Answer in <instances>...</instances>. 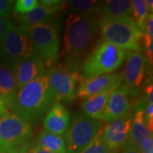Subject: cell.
Segmentation results:
<instances>
[{
  "instance_id": "6da1fadb",
  "label": "cell",
  "mask_w": 153,
  "mask_h": 153,
  "mask_svg": "<svg viewBox=\"0 0 153 153\" xmlns=\"http://www.w3.org/2000/svg\"><path fill=\"white\" fill-rule=\"evenodd\" d=\"M99 33V20L94 15L71 14L66 22L63 44L66 66L78 71Z\"/></svg>"
},
{
  "instance_id": "7a4b0ae2",
  "label": "cell",
  "mask_w": 153,
  "mask_h": 153,
  "mask_svg": "<svg viewBox=\"0 0 153 153\" xmlns=\"http://www.w3.org/2000/svg\"><path fill=\"white\" fill-rule=\"evenodd\" d=\"M46 73L38 76L17 91L12 109L29 123L37 122L54 104Z\"/></svg>"
},
{
  "instance_id": "3957f363",
  "label": "cell",
  "mask_w": 153,
  "mask_h": 153,
  "mask_svg": "<svg viewBox=\"0 0 153 153\" xmlns=\"http://www.w3.org/2000/svg\"><path fill=\"white\" fill-rule=\"evenodd\" d=\"M128 53L114 44L100 40L82 61L81 76L88 79L113 73L123 66Z\"/></svg>"
},
{
  "instance_id": "277c9868",
  "label": "cell",
  "mask_w": 153,
  "mask_h": 153,
  "mask_svg": "<svg viewBox=\"0 0 153 153\" xmlns=\"http://www.w3.org/2000/svg\"><path fill=\"white\" fill-rule=\"evenodd\" d=\"M100 40L108 42L127 52L140 50L143 33L133 18L101 17L99 20Z\"/></svg>"
},
{
  "instance_id": "5b68a950",
  "label": "cell",
  "mask_w": 153,
  "mask_h": 153,
  "mask_svg": "<svg viewBox=\"0 0 153 153\" xmlns=\"http://www.w3.org/2000/svg\"><path fill=\"white\" fill-rule=\"evenodd\" d=\"M33 44L34 53L44 62L45 67L55 65L60 53V28L55 22L19 27Z\"/></svg>"
},
{
  "instance_id": "8992f818",
  "label": "cell",
  "mask_w": 153,
  "mask_h": 153,
  "mask_svg": "<svg viewBox=\"0 0 153 153\" xmlns=\"http://www.w3.org/2000/svg\"><path fill=\"white\" fill-rule=\"evenodd\" d=\"M1 40L2 48L0 55L3 57V62L14 72L22 60L34 55L31 40L12 22Z\"/></svg>"
},
{
  "instance_id": "52a82bcc",
  "label": "cell",
  "mask_w": 153,
  "mask_h": 153,
  "mask_svg": "<svg viewBox=\"0 0 153 153\" xmlns=\"http://www.w3.org/2000/svg\"><path fill=\"white\" fill-rule=\"evenodd\" d=\"M46 74L55 102L71 103L76 98L77 85L82 78L79 71L71 70L64 65H58L50 67Z\"/></svg>"
},
{
  "instance_id": "ba28073f",
  "label": "cell",
  "mask_w": 153,
  "mask_h": 153,
  "mask_svg": "<svg viewBox=\"0 0 153 153\" xmlns=\"http://www.w3.org/2000/svg\"><path fill=\"white\" fill-rule=\"evenodd\" d=\"M102 128L100 121L88 117L85 115H78L65 134L67 153H80L86 148Z\"/></svg>"
},
{
  "instance_id": "9c48e42d",
  "label": "cell",
  "mask_w": 153,
  "mask_h": 153,
  "mask_svg": "<svg viewBox=\"0 0 153 153\" xmlns=\"http://www.w3.org/2000/svg\"><path fill=\"white\" fill-rule=\"evenodd\" d=\"M33 135L31 123L16 112L0 117V149L22 146Z\"/></svg>"
},
{
  "instance_id": "30bf717a",
  "label": "cell",
  "mask_w": 153,
  "mask_h": 153,
  "mask_svg": "<svg viewBox=\"0 0 153 153\" xmlns=\"http://www.w3.org/2000/svg\"><path fill=\"white\" fill-rule=\"evenodd\" d=\"M124 69L122 73L123 85L121 86L128 96L135 97L140 94L149 66L147 60L140 50L128 52L126 57Z\"/></svg>"
},
{
  "instance_id": "8fae6325",
  "label": "cell",
  "mask_w": 153,
  "mask_h": 153,
  "mask_svg": "<svg viewBox=\"0 0 153 153\" xmlns=\"http://www.w3.org/2000/svg\"><path fill=\"white\" fill-rule=\"evenodd\" d=\"M133 112L125 117L108 123L101 128V135L110 152H117L125 146L129 140Z\"/></svg>"
},
{
  "instance_id": "7c38bea8",
  "label": "cell",
  "mask_w": 153,
  "mask_h": 153,
  "mask_svg": "<svg viewBox=\"0 0 153 153\" xmlns=\"http://www.w3.org/2000/svg\"><path fill=\"white\" fill-rule=\"evenodd\" d=\"M122 82V72H113L92 78L82 79L78 84L76 97L86 99L105 91H112L120 87Z\"/></svg>"
},
{
  "instance_id": "4fadbf2b",
  "label": "cell",
  "mask_w": 153,
  "mask_h": 153,
  "mask_svg": "<svg viewBox=\"0 0 153 153\" xmlns=\"http://www.w3.org/2000/svg\"><path fill=\"white\" fill-rule=\"evenodd\" d=\"M70 125V113L60 102H54L44 118V130L59 136H65Z\"/></svg>"
},
{
  "instance_id": "5bb4252c",
  "label": "cell",
  "mask_w": 153,
  "mask_h": 153,
  "mask_svg": "<svg viewBox=\"0 0 153 153\" xmlns=\"http://www.w3.org/2000/svg\"><path fill=\"white\" fill-rule=\"evenodd\" d=\"M131 108L132 103L129 96L120 86L111 93L102 121L110 123L123 117L131 112Z\"/></svg>"
},
{
  "instance_id": "9a60e30c",
  "label": "cell",
  "mask_w": 153,
  "mask_h": 153,
  "mask_svg": "<svg viewBox=\"0 0 153 153\" xmlns=\"http://www.w3.org/2000/svg\"><path fill=\"white\" fill-rule=\"evenodd\" d=\"M69 1H61L59 4L55 5H45L40 4L34 9L25 15H22L18 16L19 22L22 23V26H33L38 24L49 23L55 16L63 10L66 6L68 5Z\"/></svg>"
},
{
  "instance_id": "2e32d148",
  "label": "cell",
  "mask_w": 153,
  "mask_h": 153,
  "mask_svg": "<svg viewBox=\"0 0 153 153\" xmlns=\"http://www.w3.org/2000/svg\"><path fill=\"white\" fill-rule=\"evenodd\" d=\"M44 71L45 66L44 62L35 53L31 57L22 60L14 72L17 91L27 85L28 82L44 74Z\"/></svg>"
},
{
  "instance_id": "e0dca14e",
  "label": "cell",
  "mask_w": 153,
  "mask_h": 153,
  "mask_svg": "<svg viewBox=\"0 0 153 153\" xmlns=\"http://www.w3.org/2000/svg\"><path fill=\"white\" fill-rule=\"evenodd\" d=\"M145 106H146L145 100H140L135 105L134 111H133L128 143L134 146L138 149H140L141 144L148 137L152 135V132L148 129L145 120V116H144Z\"/></svg>"
},
{
  "instance_id": "ac0fdd59",
  "label": "cell",
  "mask_w": 153,
  "mask_h": 153,
  "mask_svg": "<svg viewBox=\"0 0 153 153\" xmlns=\"http://www.w3.org/2000/svg\"><path fill=\"white\" fill-rule=\"evenodd\" d=\"M0 94L7 108H13L17 94L15 73L4 62H0Z\"/></svg>"
},
{
  "instance_id": "d6986e66",
  "label": "cell",
  "mask_w": 153,
  "mask_h": 153,
  "mask_svg": "<svg viewBox=\"0 0 153 153\" xmlns=\"http://www.w3.org/2000/svg\"><path fill=\"white\" fill-rule=\"evenodd\" d=\"M112 91H105L84 99L81 105L82 114L101 122L107 101Z\"/></svg>"
},
{
  "instance_id": "ffe728a7",
  "label": "cell",
  "mask_w": 153,
  "mask_h": 153,
  "mask_svg": "<svg viewBox=\"0 0 153 153\" xmlns=\"http://www.w3.org/2000/svg\"><path fill=\"white\" fill-rule=\"evenodd\" d=\"M100 14L106 18H132L131 1L128 0H108L101 3Z\"/></svg>"
},
{
  "instance_id": "44dd1931",
  "label": "cell",
  "mask_w": 153,
  "mask_h": 153,
  "mask_svg": "<svg viewBox=\"0 0 153 153\" xmlns=\"http://www.w3.org/2000/svg\"><path fill=\"white\" fill-rule=\"evenodd\" d=\"M36 145L53 153H67L64 137L43 130L38 134Z\"/></svg>"
},
{
  "instance_id": "7402d4cb",
  "label": "cell",
  "mask_w": 153,
  "mask_h": 153,
  "mask_svg": "<svg viewBox=\"0 0 153 153\" xmlns=\"http://www.w3.org/2000/svg\"><path fill=\"white\" fill-rule=\"evenodd\" d=\"M132 18L135 22L138 28L144 34L145 25L150 15L147 7L143 0H133L131 1Z\"/></svg>"
},
{
  "instance_id": "603a6c76",
  "label": "cell",
  "mask_w": 153,
  "mask_h": 153,
  "mask_svg": "<svg viewBox=\"0 0 153 153\" xmlns=\"http://www.w3.org/2000/svg\"><path fill=\"white\" fill-rule=\"evenodd\" d=\"M68 5L78 14L94 15L99 14L100 10L101 2L94 0H72L68 2Z\"/></svg>"
},
{
  "instance_id": "cb8c5ba5",
  "label": "cell",
  "mask_w": 153,
  "mask_h": 153,
  "mask_svg": "<svg viewBox=\"0 0 153 153\" xmlns=\"http://www.w3.org/2000/svg\"><path fill=\"white\" fill-rule=\"evenodd\" d=\"M80 153H111L102 139L101 129L97 134V135L94 137L91 143Z\"/></svg>"
},
{
  "instance_id": "d4e9b609",
  "label": "cell",
  "mask_w": 153,
  "mask_h": 153,
  "mask_svg": "<svg viewBox=\"0 0 153 153\" xmlns=\"http://www.w3.org/2000/svg\"><path fill=\"white\" fill-rule=\"evenodd\" d=\"M38 4V0H18L15 2L13 10L19 16H22L32 10Z\"/></svg>"
},
{
  "instance_id": "484cf974",
  "label": "cell",
  "mask_w": 153,
  "mask_h": 153,
  "mask_svg": "<svg viewBox=\"0 0 153 153\" xmlns=\"http://www.w3.org/2000/svg\"><path fill=\"white\" fill-rule=\"evenodd\" d=\"M142 43L145 51V57L147 60L149 66H152L153 62V38L149 37L146 33L143 34Z\"/></svg>"
},
{
  "instance_id": "4316f807",
  "label": "cell",
  "mask_w": 153,
  "mask_h": 153,
  "mask_svg": "<svg viewBox=\"0 0 153 153\" xmlns=\"http://www.w3.org/2000/svg\"><path fill=\"white\" fill-rule=\"evenodd\" d=\"M144 116L145 120L148 129L152 132L153 128V104H146L144 110Z\"/></svg>"
},
{
  "instance_id": "83f0119b",
  "label": "cell",
  "mask_w": 153,
  "mask_h": 153,
  "mask_svg": "<svg viewBox=\"0 0 153 153\" xmlns=\"http://www.w3.org/2000/svg\"><path fill=\"white\" fill-rule=\"evenodd\" d=\"M15 4L11 0H0V17H7Z\"/></svg>"
},
{
  "instance_id": "f1b7e54d",
  "label": "cell",
  "mask_w": 153,
  "mask_h": 153,
  "mask_svg": "<svg viewBox=\"0 0 153 153\" xmlns=\"http://www.w3.org/2000/svg\"><path fill=\"white\" fill-rule=\"evenodd\" d=\"M139 150L140 151V153H153L152 135L148 137L147 139L141 144Z\"/></svg>"
},
{
  "instance_id": "f546056e",
  "label": "cell",
  "mask_w": 153,
  "mask_h": 153,
  "mask_svg": "<svg viewBox=\"0 0 153 153\" xmlns=\"http://www.w3.org/2000/svg\"><path fill=\"white\" fill-rule=\"evenodd\" d=\"M149 37L153 38V16L152 14H150L148 16L146 25H145V33Z\"/></svg>"
},
{
  "instance_id": "4dcf8cb0",
  "label": "cell",
  "mask_w": 153,
  "mask_h": 153,
  "mask_svg": "<svg viewBox=\"0 0 153 153\" xmlns=\"http://www.w3.org/2000/svg\"><path fill=\"white\" fill-rule=\"evenodd\" d=\"M146 99L145 101L146 104H153V85L152 83H149L145 88Z\"/></svg>"
},
{
  "instance_id": "1f68e13d",
  "label": "cell",
  "mask_w": 153,
  "mask_h": 153,
  "mask_svg": "<svg viewBox=\"0 0 153 153\" xmlns=\"http://www.w3.org/2000/svg\"><path fill=\"white\" fill-rule=\"evenodd\" d=\"M10 22H11L8 18L0 17V38H2V37L4 36Z\"/></svg>"
},
{
  "instance_id": "d6a6232c",
  "label": "cell",
  "mask_w": 153,
  "mask_h": 153,
  "mask_svg": "<svg viewBox=\"0 0 153 153\" xmlns=\"http://www.w3.org/2000/svg\"><path fill=\"white\" fill-rule=\"evenodd\" d=\"M122 153H140V151L134 146L131 145L130 143H128L123 148Z\"/></svg>"
},
{
  "instance_id": "836d02e7",
  "label": "cell",
  "mask_w": 153,
  "mask_h": 153,
  "mask_svg": "<svg viewBox=\"0 0 153 153\" xmlns=\"http://www.w3.org/2000/svg\"><path fill=\"white\" fill-rule=\"evenodd\" d=\"M29 152L30 153H53L48 150H45L44 148L38 146V145H33L32 146H29Z\"/></svg>"
},
{
  "instance_id": "e575fe53",
  "label": "cell",
  "mask_w": 153,
  "mask_h": 153,
  "mask_svg": "<svg viewBox=\"0 0 153 153\" xmlns=\"http://www.w3.org/2000/svg\"><path fill=\"white\" fill-rule=\"evenodd\" d=\"M7 113V106L0 94V117Z\"/></svg>"
},
{
  "instance_id": "d590c367",
  "label": "cell",
  "mask_w": 153,
  "mask_h": 153,
  "mask_svg": "<svg viewBox=\"0 0 153 153\" xmlns=\"http://www.w3.org/2000/svg\"><path fill=\"white\" fill-rule=\"evenodd\" d=\"M0 153H19V150L17 148H4L0 149Z\"/></svg>"
},
{
  "instance_id": "8d00e7d4",
  "label": "cell",
  "mask_w": 153,
  "mask_h": 153,
  "mask_svg": "<svg viewBox=\"0 0 153 153\" xmlns=\"http://www.w3.org/2000/svg\"><path fill=\"white\" fill-rule=\"evenodd\" d=\"M29 146H30L29 143H25L19 149V153H30V152H29Z\"/></svg>"
},
{
  "instance_id": "74e56055",
  "label": "cell",
  "mask_w": 153,
  "mask_h": 153,
  "mask_svg": "<svg viewBox=\"0 0 153 153\" xmlns=\"http://www.w3.org/2000/svg\"><path fill=\"white\" fill-rule=\"evenodd\" d=\"M146 5L147 7L148 10L150 14H152L153 12V1L152 0H144Z\"/></svg>"
},
{
  "instance_id": "f35d334b",
  "label": "cell",
  "mask_w": 153,
  "mask_h": 153,
  "mask_svg": "<svg viewBox=\"0 0 153 153\" xmlns=\"http://www.w3.org/2000/svg\"><path fill=\"white\" fill-rule=\"evenodd\" d=\"M1 48H2V40L0 38V52H1Z\"/></svg>"
}]
</instances>
